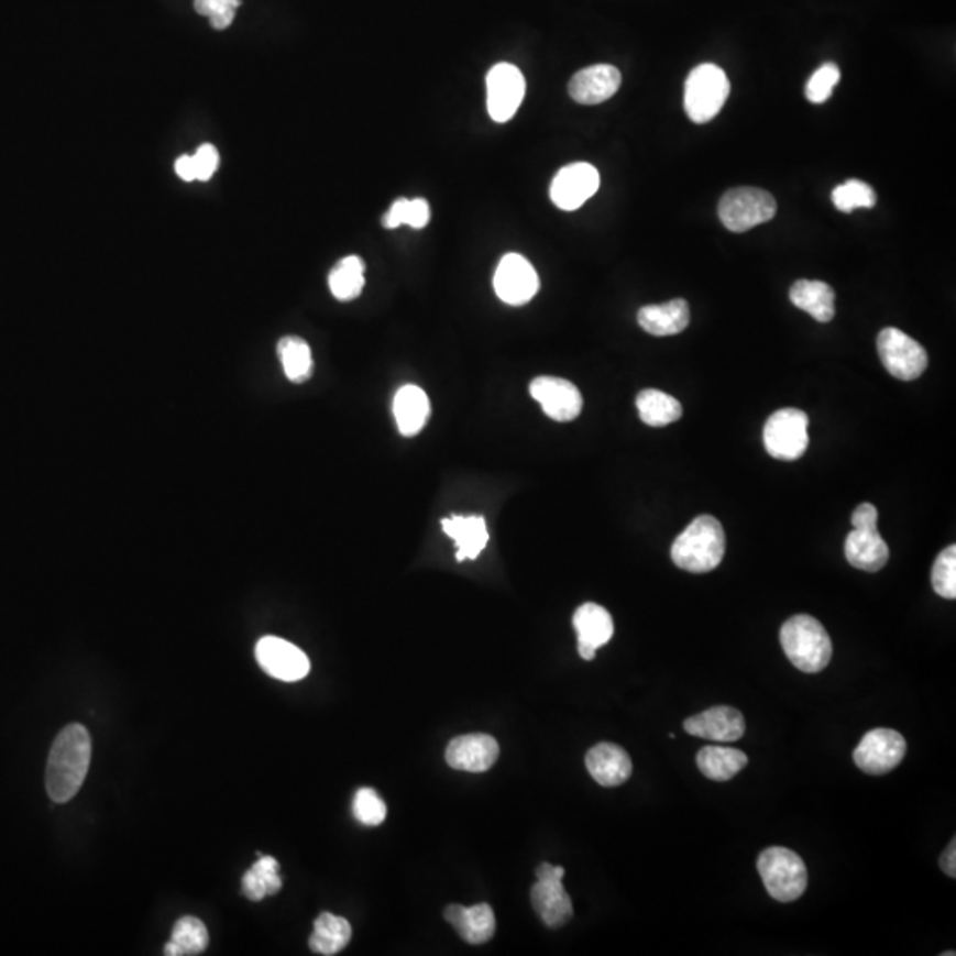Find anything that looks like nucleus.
<instances>
[{
  "label": "nucleus",
  "mask_w": 956,
  "mask_h": 956,
  "mask_svg": "<svg viewBox=\"0 0 956 956\" xmlns=\"http://www.w3.org/2000/svg\"><path fill=\"white\" fill-rule=\"evenodd\" d=\"M91 735L86 726H66L52 746L46 766V792L54 802H68L77 795L91 763Z\"/></svg>",
  "instance_id": "nucleus-1"
},
{
  "label": "nucleus",
  "mask_w": 956,
  "mask_h": 956,
  "mask_svg": "<svg viewBox=\"0 0 956 956\" xmlns=\"http://www.w3.org/2000/svg\"><path fill=\"white\" fill-rule=\"evenodd\" d=\"M726 537L714 516H700L691 521L671 546V560L682 571L703 574L719 567L725 558Z\"/></svg>",
  "instance_id": "nucleus-2"
},
{
  "label": "nucleus",
  "mask_w": 956,
  "mask_h": 956,
  "mask_svg": "<svg viewBox=\"0 0 956 956\" xmlns=\"http://www.w3.org/2000/svg\"><path fill=\"white\" fill-rule=\"evenodd\" d=\"M780 641L789 661L804 673L825 670L833 658V641L827 630L810 615H795L784 622Z\"/></svg>",
  "instance_id": "nucleus-3"
},
{
  "label": "nucleus",
  "mask_w": 956,
  "mask_h": 956,
  "mask_svg": "<svg viewBox=\"0 0 956 956\" xmlns=\"http://www.w3.org/2000/svg\"><path fill=\"white\" fill-rule=\"evenodd\" d=\"M758 873L767 893L781 903L795 902L807 888L806 865L790 848H766L758 857Z\"/></svg>",
  "instance_id": "nucleus-4"
},
{
  "label": "nucleus",
  "mask_w": 956,
  "mask_h": 956,
  "mask_svg": "<svg viewBox=\"0 0 956 956\" xmlns=\"http://www.w3.org/2000/svg\"><path fill=\"white\" fill-rule=\"evenodd\" d=\"M730 83L716 64H700L685 80L684 107L693 123H708L726 103Z\"/></svg>",
  "instance_id": "nucleus-5"
},
{
  "label": "nucleus",
  "mask_w": 956,
  "mask_h": 956,
  "mask_svg": "<svg viewBox=\"0 0 956 956\" xmlns=\"http://www.w3.org/2000/svg\"><path fill=\"white\" fill-rule=\"evenodd\" d=\"M776 209L774 197L769 191L743 186L721 197L717 213L728 231L746 232L772 220Z\"/></svg>",
  "instance_id": "nucleus-6"
},
{
  "label": "nucleus",
  "mask_w": 956,
  "mask_h": 956,
  "mask_svg": "<svg viewBox=\"0 0 956 956\" xmlns=\"http://www.w3.org/2000/svg\"><path fill=\"white\" fill-rule=\"evenodd\" d=\"M807 415L801 409L784 408L769 417L763 427V444L769 455L780 461H798L810 447Z\"/></svg>",
  "instance_id": "nucleus-7"
},
{
  "label": "nucleus",
  "mask_w": 956,
  "mask_h": 956,
  "mask_svg": "<svg viewBox=\"0 0 956 956\" xmlns=\"http://www.w3.org/2000/svg\"><path fill=\"white\" fill-rule=\"evenodd\" d=\"M877 351L889 374L900 381L917 380L928 365L925 348L898 328L880 331Z\"/></svg>",
  "instance_id": "nucleus-8"
},
{
  "label": "nucleus",
  "mask_w": 956,
  "mask_h": 956,
  "mask_svg": "<svg viewBox=\"0 0 956 956\" xmlns=\"http://www.w3.org/2000/svg\"><path fill=\"white\" fill-rule=\"evenodd\" d=\"M905 752L906 743L902 735L889 728H875L862 737L854 751V761L866 774L880 776L897 769Z\"/></svg>",
  "instance_id": "nucleus-9"
},
{
  "label": "nucleus",
  "mask_w": 956,
  "mask_h": 956,
  "mask_svg": "<svg viewBox=\"0 0 956 956\" xmlns=\"http://www.w3.org/2000/svg\"><path fill=\"white\" fill-rule=\"evenodd\" d=\"M487 110L496 123H507L525 100L526 83L521 69L499 63L487 73Z\"/></svg>",
  "instance_id": "nucleus-10"
},
{
  "label": "nucleus",
  "mask_w": 956,
  "mask_h": 956,
  "mask_svg": "<svg viewBox=\"0 0 956 956\" xmlns=\"http://www.w3.org/2000/svg\"><path fill=\"white\" fill-rule=\"evenodd\" d=\"M255 659L267 675L282 682H298L310 673L307 653L277 636H264L255 645Z\"/></svg>",
  "instance_id": "nucleus-11"
},
{
  "label": "nucleus",
  "mask_w": 956,
  "mask_h": 956,
  "mask_svg": "<svg viewBox=\"0 0 956 956\" xmlns=\"http://www.w3.org/2000/svg\"><path fill=\"white\" fill-rule=\"evenodd\" d=\"M494 290L505 304L525 305L539 293V275L528 259L507 254L499 261L493 278Z\"/></svg>",
  "instance_id": "nucleus-12"
},
{
  "label": "nucleus",
  "mask_w": 956,
  "mask_h": 956,
  "mask_svg": "<svg viewBox=\"0 0 956 956\" xmlns=\"http://www.w3.org/2000/svg\"><path fill=\"white\" fill-rule=\"evenodd\" d=\"M598 185L601 177L597 168L586 162H576L558 171L549 188V196L557 208L576 211L590 197L595 196Z\"/></svg>",
  "instance_id": "nucleus-13"
},
{
  "label": "nucleus",
  "mask_w": 956,
  "mask_h": 956,
  "mask_svg": "<svg viewBox=\"0 0 956 956\" xmlns=\"http://www.w3.org/2000/svg\"><path fill=\"white\" fill-rule=\"evenodd\" d=\"M530 395L554 422H571L583 409V397L578 386L562 377H535L530 383Z\"/></svg>",
  "instance_id": "nucleus-14"
},
{
  "label": "nucleus",
  "mask_w": 956,
  "mask_h": 956,
  "mask_svg": "<svg viewBox=\"0 0 956 956\" xmlns=\"http://www.w3.org/2000/svg\"><path fill=\"white\" fill-rule=\"evenodd\" d=\"M499 746L494 737L485 734L461 735L450 740L447 763L452 769L466 772H484L496 763Z\"/></svg>",
  "instance_id": "nucleus-15"
},
{
  "label": "nucleus",
  "mask_w": 956,
  "mask_h": 956,
  "mask_svg": "<svg viewBox=\"0 0 956 956\" xmlns=\"http://www.w3.org/2000/svg\"><path fill=\"white\" fill-rule=\"evenodd\" d=\"M684 730L699 739L734 743L743 739L746 721L737 708L723 705V707L707 708L702 714L685 719Z\"/></svg>",
  "instance_id": "nucleus-16"
},
{
  "label": "nucleus",
  "mask_w": 956,
  "mask_h": 956,
  "mask_svg": "<svg viewBox=\"0 0 956 956\" xmlns=\"http://www.w3.org/2000/svg\"><path fill=\"white\" fill-rule=\"evenodd\" d=\"M572 624L578 633V652L585 661L595 659L597 648L604 647L615 633L612 615L595 603L578 607Z\"/></svg>",
  "instance_id": "nucleus-17"
},
{
  "label": "nucleus",
  "mask_w": 956,
  "mask_h": 956,
  "mask_svg": "<svg viewBox=\"0 0 956 956\" xmlns=\"http://www.w3.org/2000/svg\"><path fill=\"white\" fill-rule=\"evenodd\" d=\"M622 75L612 64H594L581 69L569 84V95L581 105H598L620 89Z\"/></svg>",
  "instance_id": "nucleus-18"
},
{
  "label": "nucleus",
  "mask_w": 956,
  "mask_h": 956,
  "mask_svg": "<svg viewBox=\"0 0 956 956\" xmlns=\"http://www.w3.org/2000/svg\"><path fill=\"white\" fill-rule=\"evenodd\" d=\"M586 769L601 787H618L633 774V760L617 744L601 743L586 752Z\"/></svg>",
  "instance_id": "nucleus-19"
},
{
  "label": "nucleus",
  "mask_w": 956,
  "mask_h": 956,
  "mask_svg": "<svg viewBox=\"0 0 956 956\" xmlns=\"http://www.w3.org/2000/svg\"><path fill=\"white\" fill-rule=\"evenodd\" d=\"M845 557L850 565L866 572H879L889 560V548L879 528H854L845 540Z\"/></svg>",
  "instance_id": "nucleus-20"
},
{
  "label": "nucleus",
  "mask_w": 956,
  "mask_h": 956,
  "mask_svg": "<svg viewBox=\"0 0 956 956\" xmlns=\"http://www.w3.org/2000/svg\"><path fill=\"white\" fill-rule=\"evenodd\" d=\"M563 879H537L531 888V905L549 928H560L572 917L571 897L562 884Z\"/></svg>",
  "instance_id": "nucleus-21"
},
{
  "label": "nucleus",
  "mask_w": 956,
  "mask_h": 956,
  "mask_svg": "<svg viewBox=\"0 0 956 956\" xmlns=\"http://www.w3.org/2000/svg\"><path fill=\"white\" fill-rule=\"evenodd\" d=\"M444 920L470 944L487 943L496 930L494 912L487 903L473 906L449 905L444 911Z\"/></svg>",
  "instance_id": "nucleus-22"
},
{
  "label": "nucleus",
  "mask_w": 956,
  "mask_h": 956,
  "mask_svg": "<svg viewBox=\"0 0 956 956\" xmlns=\"http://www.w3.org/2000/svg\"><path fill=\"white\" fill-rule=\"evenodd\" d=\"M444 534L458 546L459 562L481 557L490 542V531L482 516H450L441 523Z\"/></svg>",
  "instance_id": "nucleus-23"
},
{
  "label": "nucleus",
  "mask_w": 956,
  "mask_h": 956,
  "mask_svg": "<svg viewBox=\"0 0 956 956\" xmlns=\"http://www.w3.org/2000/svg\"><path fill=\"white\" fill-rule=\"evenodd\" d=\"M690 319V305L682 298L661 305H647L638 312L639 327L653 337L677 336L688 328Z\"/></svg>",
  "instance_id": "nucleus-24"
},
{
  "label": "nucleus",
  "mask_w": 956,
  "mask_h": 956,
  "mask_svg": "<svg viewBox=\"0 0 956 956\" xmlns=\"http://www.w3.org/2000/svg\"><path fill=\"white\" fill-rule=\"evenodd\" d=\"M431 413L429 397L420 386L406 385L394 397V417L400 435L415 436L426 427Z\"/></svg>",
  "instance_id": "nucleus-25"
},
{
  "label": "nucleus",
  "mask_w": 956,
  "mask_h": 956,
  "mask_svg": "<svg viewBox=\"0 0 956 956\" xmlns=\"http://www.w3.org/2000/svg\"><path fill=\"white\" fill-rule=\"evenodd\" d=\"M833 287L821 281H798L790 289V301L818 322H829L836 314Z\"/></svg>",
  "instance_id": "nucleus-26"
},
{
  "label": "nucleus",
  "mask_w": 956,
  "mask_h": 956,
  "mask_svg": "<svg viewBox=\"0 0 956 956\" xmlns=\"http://www.w3.org/2000/svg\"><path fill=\"white\" fill-rule=\"evenodd\" d=\"M748 761L746 752L723 746H707L696 755L700 771L712 781H730L748 766Z\"/></svg>",
  "instance_id": "nucleus-27"
},
{
  "label": "nucleus",
  "mask_w": 956,
  "mask_h": 956,
  "mask_svg": "<svg viewBox=\"0 0 956 956\" xmlns=\"http://www.w3.org/2000/svg\"><path fill=\"white\" fill-rule=\"evenodd\" d=\"M353 928L350 921L340 915L322 912L316 923L309 938V946L318 955L331 956L342 952L350 944Z\"/></svg>",
  "instance_id": "nucleus-28"
},
{
  "label": "nucleus",
  "mask_w": 956,
  "mask_h": 956,
  "mask_svg": "<svg viewBox=\"0 0 956 956\" xmlns=\"http://www.w3.org/2000/svg\"><path fill=\"white\" fill-rule=\"evenodd\" d=\"M209 944L208 928L194 915H185L176 921L173 935L165 946L167 956H196L206 952Z\"/></svg>",
  "instance_id": "nucleus-29"
},
{
  "label": "nucleus",
  "mask_w": 956,
  "mask_h": 956,
  "mask_svg": "<svg viewBox=\"0 0 956 956\" xmlns=\"http://www.w3.org/2000/svg\"><path fill=\"white\" fill-rule=\"evenodd\" d=\"M278 861L272 856H259L255 862L241 880L243 894L250 902H261L266 897L277 894L282 889V879L278 875Z\"/></svg>",
  "instance_id": "nucleus-30"
},
{
  "label": "nucleus",
  "mask_w": 956,
  "mask_h": 956,
  "mask_svg": "<svg viewBox=\"0 0 956 956\" xmlns=\"http://www.w3.org/2000/svg\"><path fill=\"white\" fill-rule=\"evenodd\" d=\"M636 408L641 422L650 427L670 426L682 417V404L675 397L652 388L639 392Z\"/></svg>",
  "instance_id": "nucleus-31"
},
{
  "label": "nucleus",
  "mask_w": 956,
  "mask_h": 956,
  "mask_svg": "<svg viewBox=\"0 0 956 956\" xmlns=\"http://www.w3.org/2000/svg\"><path fill=\"white\" fill-rule=\"evenodd\" d=\"M331 295L339 301H351L362 295L365 286V264L359 255L340 259L328 277Z\"/></svg>",
  "instance_id": "nucleus-32"
},
{
  "label": "nucleus",
  "mask_w": 956,
  "mask_h": 956,
  "mask_svg": "<svg viewBox=\"0 0 956 956\" xmlns=\"http://www.w3.org/2000/svg\"><path fill=\"white\" fill-rule=\"evenodd\" d=\"M278 356L287 380L293 383H305L310 380L314 371L312 351L301 337H284L278 342Z\"/></svg>",
  "instance_id": "nucleus-33"
},
{
  "label": "nucleus",
  "mask_w": 956,
  "mask_h": 956,
  "mask_svg": "<svg viewBox=\"0 0 956 956\" xmlns=\"http://www.w3.org/2000/svg\"><path fill=\"white\" fill-rule=\"evenodd\" d=\"M429 218L431 208L426 199H399L386 211L381 223L385 229H397L404 223L413 229H424L429 223Z\"/></svg>",
  "instance_id": "nucleus-34"
},
{
  "label": "nucleus",
  "mask_w": 956,
  "mask_h": 956,
  "mask_svg": "<svg viewBox=\"0 0 956 956\" xmlns=\"http://www.w3.org/2000/svg\"><path fill=\"white\" fill-rule=\"evenodd\" d=\"M833 205L842 213H853L857 208H873L877 205V196L870 185L859 179H848L844 185L834 188Z\"/></svg>",
  "instance_id": "nucleus-35"
},
{
  "label": "nucleus",
  "mask_w": 956,
  "mask_h": 956,
  "mask_svg": "<svg viewBox=\"0 0 956 956\" xmlns=\"http://www.w3.org/2000/svg\"><path fill=\"white\" fill-rule=\"evenodd\" d=\"M932 586L944 598H956V546H949L938 554L932 567Z\"/></svg>",
  "instance_id": "nucleus-36"
},
{
  "label": "nucleus",
  "mask_w": 956,
  "mask_h": 956,
  "mask_svg": "<svg viewBox=\"0 0 956 956\" xmlns=\"http://www.w3.org/2000/svg\"><path fill=\"white\" fill-rule=\"evenodd\" d=\"M353 815L360 824L380 825L386 818V804L374 789H360L354 793Z\"/></svg>",
  "instance_id": "nucleus-37"
},
{
  "label": "nucleus",
  "mask_w": 956,
  "mask_h": 956,
  "mask_svg": "<svg viewBox=\"0 0 956 956\" xmlns=\"http://www.w3.org/2000/svg\"><path fill=\"white\" fill-rule=\"evenodd\" d=\"M839 77H842V73L836 64L827 63L821 66L813 73L810 83H807V100L816 105L825 103L833 95L834 87L838 86Z\"/></svg>",
  "instance_id": "nucleus-38"
},
{
  "label": "nucleus",
  "mask_w": 956,
  "mask_h": 956,
  "mask_svg": "<svg viewBox=\"0 0 956 956\" xmlns=\"http://www.w3.org/2000/svg\"><path fill=\"white\" fill-rule=\"evenodd\" d=\"M196 11L211 20V25L218 31L229 28L234 22L241 0H196Z\"/></svg>",
  "instance_id": "nucleus-39"
},
{
  "label": "nucleus",
  "mask_w": 956,
  "mask_h": 956,
  "mask_svg": "<svg viewBox=\"0 0 956 956\" xmlns=\"http://www.w3.org/2000/svg\"><path fill=\"white\" fill-rule=\"evenodd\" d=\"M191 158H194V165H196V179H199V182H209L213 177V174L217 173L220 156H218L217 147L213 144L200 145L196 155L191 156Z\"/></svg>",
  "instance_id": "nucleus-40"
},
{
  "label": "nucleus",
  "mask_w": 956,
  "mask_h": 956,
  "mask_svg": "<svg viewBox=\"0 0 956 956\" xmlns=\"http://www.w3.org/2000/svg\"><path fill=\"white\" fill-rule=\"evenodd\" d=\"M877 521H879V513L871 504H861L854 510V528H871V526H877Z\"/></svg>",
  "instance_id": "nucleus-41"
},
{
  "label": "nucleus",
  "mask_w": 956,
  "mask_h": 956,
  "mask_svg": "<svg viewBox=\"0 0 956 956\" xmlns=\"http://www.w3.org/2000/svg\"><path fill=\"white\" fill-rule=\"evenodd\" d=\"M176 173L183 182H196V165L190 155H183L176 160Z\"/></svg>",
  "instance_id": "nucleus-42"
},
{
  "label": "nucleus",
  "mask_w": 956,
  "mask_h": 956,
  "mask_svg": "<svg viewBox=\"0 0 956 956\" xmlns=\"http://www.w3.org/2000/svg\"><path fill=\"white\" fill-rule=\"evenodd\" d=\"M941 868H943L944 873L949 875V877H955L956 875V847L955 839H953L949 847L944 850L943 856H941Z\"/></svg>",
  "instance_id": "nucleus-43"
},
{
  "label": "nucleus",
  "mask_w": 956,
  "mask_h": 956,
  "mask_svg": "<svg viewBox=\"0 0 956 956\" xmlns=\"http://www.w3.org/2000/svg\"><path fill=\"white\" fill-rule=\"evenodd\" d=\"M563 879L565 877V870H563L562 866L549 865V862H542V865L537 868V879Z\"/></svg>",
  "instance_id": "nucleus-44"
}]
</instances>
